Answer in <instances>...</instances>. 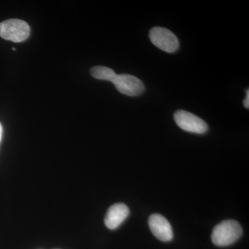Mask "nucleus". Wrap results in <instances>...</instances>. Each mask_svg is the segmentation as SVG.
Returning <instances> with one entry per match:
<instances>
[{"label": "nucleus", "instance_id": "f257e3e1", "mask_svg": "<svg viewBox=\"0 0 249 249\" xmlns=\"http://www.w3.org/2000/svg\"><path fill=\"white\" fill-rule=\"evenodd\" d=\"M242 235V228L237 221H223L213 231L211 240L217 247H227L235 243Z\"/></svg>", "mask_w": 249, "mask_h": 249}, {"label": "nucleus", "instance_id": "f03ea898", "mask_svg": "<svg viewBox=\"0 0 249 249\" xmlns=\"http://www.w3.org/2000/svg\"><path fill=\"white\" fill-rule=\"evenodd\" d=\"M29 35L30 27L21 19H6L0 23V37L4 40L21 42L27 40Z\"/></svg>", "mask_w": 249, "mask_h": 249}, {"label": "nucleus", "instance_id": "7ed1b4c3", "mask_svg": "<svg viewBox=\"0 0 249 249\" xmlns=\"http://www.w3.org/2000/svg\"><path fill=\"white\" fill-rule=\"evenodd\" d=\"M149 37L154 45L167 53H174L179 47L177 36L165 28H152L149 33Z\"/></svg>", "mask_w": 249, "mask_h": 249}, {"label": "nucleus", "instance_id": "20e7f679", "mask_svg": "<svg viewBox=\"0 0 249 249\" xmlns=\"http://www.w3.org/2000/svg\"><path fill=\"white\" fill-rule=\"evenodd\" d=\"M174 119L180 128L191 133L202 134L209 129L203 119L187 111H177L174 114Z\"/></svg>", "mask_w": 249, "mask_h": 249}, {"label": "nucleus", "instance_id": "39448f33", "mask_svg": "<svg viewBox=\"0 0 249 249\" xmlns=\"http://www.w3.org/2000/svg\"><path fill=\"white\" fill-rule=\"evenodd\" d=\"M116 89L128 96H138L145 91V85L137 77L129 74H116L111 82Z\"/></svg>", "mask_w": 249, "mask_h": 249}, {"label": "nucleus", "instance_id": "423d86ee", "mask_svg": "<svg viewBox=\"0 0 249 249\" xmlns=\"http://www.w3.org/2000/svg\"><path fill=\"white\" fill-rule=\"evenodd\" d=\"M149 227L154 235L162 242L173 239V228L166 218L160 214H153L149 217Z\"/></svg>", "mask_w": 249, "mask_h": 249}, {"label": "nucleus", "instance_id": "0eeeda50", "mask_svg": "<svg viewBox=\"0 0 249 249\" xmlns=\"http://www.w3.org/2000/svg\"><path fill=\"white\" fill-rule=\"evenodd\" d=\"M129 214V208L125 204L119 203L108 209L105 217V224L110 230H114L121 225Z\"/></svg>", "mask_w": 249, "mask_h": 249}, {"label": "nucleus", "instance_id": "6e6552de", "mask_svg": "<svg viewBox=\"0 0 249 249\" xmlns=\"http://www.w3.org/2000/svg\"><path fill=\"white\" fill-rule=\"evenodd\" d=\"M91 76L96 79L112 82L116 74L114 70L103 66L93 67L90 70Z\"/></svg>", "mask_w": 249, "mask_h": 249}, {"label": "nucleus", "instance_id": "1a4fd4ad", "mask_svg": "<svg viewBox=\"0 0 249 249\" xmlns=\"http://www.w3.org/2000/svg\"><path fill=\"white\" fill-rule=\"evenodd\" d=\"M244 106L247 109H249V89L247 91V96H246L245 101H244Z\"/></svg>", "mask_w": 249, "mask_h": 249}, {"label": "nucleus", "instance_id": "9d476101", "mask_svg": "<svg viewBox=\"0 0 249 249\" xmlns=\"http://www.w3.org/2000/svg\"><path fill=\"white\" fill-rule=\"evenodd\" d=\"M3 128L1 123H0V142H1V138H2Z\"/></svg>", "mask_w": 249, "mask_h": 249}]
</instances>
